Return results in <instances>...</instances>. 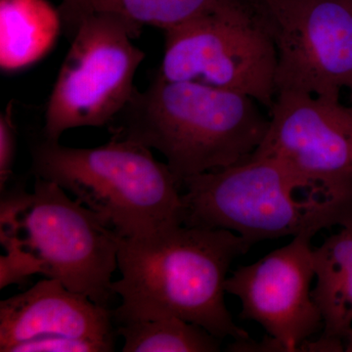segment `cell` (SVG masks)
I'll return each mask as SVG.
<instances>
[{
	"label": "cell",
	"mask_w": 352,
	"mask_h": 352,
	"mask_svg": "<svg viewBox=\"0 0 352 352\" xmlns=\"http://www.w3.org/2000/svg\"><path fill=\"white\" fill-rule=\"evenodd\" d=\"M251 249L237 234L219 228L173 224L144 237L120 241L113 282L122 303L112 310L119 325L178 317L223 340H252L226 305L231 264Z\"/></svg>",
	"instance_id": "6da1fadb"
},
{
	"label": "cell",
	"mask_w": 352,
	"mask_h": 352,
	"mask_svg": "<svg viewBox=\"0 0 352 352\" xmlns=\"http://www.w3.org/2000/svg\"><path fill=\"white\" fill-rule=\"evenodd\" d=\"M247 95L157 75L109 124L112 136L164 155L180 188L186 178L250 159L263 142L270 118Z\"/></svg>",
	"instance_id": "7a4b0ae2"
},
{
	"label": "cell",
	"mask_w": 352,
	"mask_h": 352,
	"mask_svg": "<svg viewBox=\"0 0 352 352\" xmlns=\"http://www.w3.org/2000/svg\"><path fill=\"white\" fill-rule=\"evenodd\" d=\"M31 156L34 177L69 192L124 239L182 224L179 183L140 143L112 136L100 147L72 148L41 138Z\"/></svg>",
	"instance_id": "3957f363"
},
{
	"label": "cell",
	"mask_w": 352,
	"mask_h": 352,
	"mask_svg": "<svg viewBox=\"0 0 352 352\" xmlns=\"http://www.w3.org/2000/svg\"><path fill=\"white\" fill-rule=\"evenodd\" d=\"M120 237L56 183L36 177L34 191L17 189L1 201V243L38 261L41 274L108 307Z\"/></svg>",
	"instance_id": "277c9868"
},
{
	"label": "cell",
	"mask_w": 352,
	"mask_h": 352,
	"mask_svg": "<svg viewBox=\"0 0 352 352\" xmlns=\"http://www.w3.org/2000/svg\"><path fill=\"white\" fill-rule=\"evenodd\" d=\"M182 188L183 226L226 229L251 248L344 226L339 214L308 198L291 171L272 157L252 155L191 176Z\"/></svg>",
	"instance_id": "5b68a950"
},
{
	"label": "cell",
	"mask_w": 352,
	"mask_h": 352,
	"mask_svg": "<svg viewBox=\"0 0 352 352\" xmlns=\"http://www.w3.org/2000/svg\"><path fill=\"white\" fill-rule=\"evenodd\" d=\"M157 75L247 95L270 109L277 51L265 0H232L164 31Z\"/></svg>",
	"instance_id": "8992f818"
},
{
	"label": "cell",
	"mask_w": 352,
	"mask_h": 352,
	"mask_svg": "<svg viewBox=\"0 0 352 352\" xmlns=\"http://www.w3.org/2000/svg\"><path fill=\"white\" fill-rule=\"evenodd\" d=\"M142 28L110 13L80 21L46 105L43 138L58 142L69 129L109 126L119 115L145 59L132 43Z\"/></svg>",
	"instance_id": "52a82bcc"
},
{
	"label": "cell",
	"mask_w": 352,
	"mask_h": 352,
	"mask_svg": "<svg viewBox=\"0 0 352 352\" xmlns=\"http://www.w3.org/2000/svg\"><path fill=\"white\" fill-rule=\"evenodd\" d=\"M270 129L254 155L286 166L308 198L352 222V105L279 92Z\"/></svg>",
	"instance_id": "ba28073f"
},
{
	"label": "cell",
	"mask_w": 352,
	"mask_h": 352,
	"mask_svg": "<svg viewBox=\"0 0 352 352\" xmlns=\"http://www.w3.org/2000/svg\"><path fill=\"white\" fill-rule=\"evenodd\" d=\"M276 90L340 100L352 82V0H265Z\"/></svg>",
	"instance_id": "9c48e42d"
},
{
	"label": "cell",
	"mask_w": 352,
	"mask_h": 352,
	"mask_svg": "<svg viewBox=\"0 0 352 352\" xmlns=\"http://www.w3.org/2000/svg\"><path fill=\"white\" fill-rule=\"evenodd\" d=\"M314 236H296L227 277L226 293L242 303L241 318L265 330L273 351H302L303 344L323 330L320 309L312 298Z\"/></svg>",
	"instance_id": "30bf717a"
},
{
	"label": "cell",
	"mask_w": 352,
	"mask_h": 352,
	"mask_svg": "<svg viewBox=\"0 0 352 352\" xmlns=\"http://www.w3.org/2000/svg\"><path fill=\"white\" fill-rule=\"evenodd\" d=\"M113 320L109 307L46 278L0 302V351L44 336L94 340L115 347Z\"/></svg>",
	"instance_id": "8fae6325"
},
{
	"label": "cell",
	"mask_w": 352,
	"mask_h": 352,
	"mask_svg": "<svg viewBox=\"0 0 352 352\" xmlns=\"http://www.w3.org/2000/svg\"><path fill=\"white\" fill-rule=\"evenodd\" d=\"M312 298L323 318L321 338L346 340L352 329V222L314 248Z\"/></svg>",
	"instance_id": "7c38bea8"
},
{
	"label": "cell",
	"mask_w": 352,
	"mask_h": 352,
	"mask_svg": "<svg viewBox=\"0 0 352 352\" xmlns=\"http://www.w3.org/2000/svg\"><path fill=\"white\" fill-rule=\"evenodd\" d=\"M230 1L232 0H61L58 17L69 36L80 20L96 13L116 14L142 27L152 25L166 31Z\"/></svg>",
	"instance_id": "4fadbf2b"
},
{
	"label": "cell",
	"mask_w": 352,
	"mask_h": 352,
	"mask_svg": "<svg viewBox=\"0 0 352 352\" xmlns=\"http://www.w3.org/2000/svg\"><path fill=\"white\" fill-rule=\"evenodd\" d=\"M124 352H217L221 340L205 328L178 317L122 324Z\"/></svg>",
	"instance_id": "5bb4252c"
},
{
	"label": "cell",
	"mask_w": 352,
	"mask_h": 352,
	"mask_svg": "<svg viewBox=\"0 0 352 352\" xmlns=\"http://www.w3.org/2000/svg\"><path fill=\"white\" fill-rule=\"evenodd\" d=\"M115 347L94 340L65 336H44L19 342L9 352H109Z\"/></svg>",
	"instance_id": "9a60e30c"
},
{
	"label": "cell",
	"mask_w": 352,
	"mask_h": 352,
	"mask_svg": "<svg viewBox=\"0 0 352 352\" xmlns=\"http://www.w3.org/2000/svg\"><path fill=\"white\" fill-rule=\"evenodd\" d=\"M14 103L11 101L0 115V186L6 188L12 175L16 153V126L14 124Z\"/></svg>",
	"instance_id": "2e32d148"
},
{
	"label": "cell",
	"mask_w": 352,
	"mask_h": 352,
	"mask_svg": "<svg viewBox=\"0 0 352 352\" xmlns=\"http://www.w3.org/2000/svg\"><path fill=\"white\" fill-rule=\"evenodd\" d=\"M346 346H344V351L347 352H352V329L349 331V333H347L346 340Z\"/></svg>",
	"instance_id": "e0dca14e"
},
{
	"label": "cell",
	"mask_w": 352,
	"mask_h": 352,
	"mask_svg": "<svg viewBox=\"0 0 352 352\" xmlns=\"http://www.w3.org/2000/svg\"><path fill=\"white\" fill-rule=\"evenodd\" d=\"M349 89L351 90V99L352 102V82L351 83V85H349Z\"/></svg>",
	"instance_id": "ac0fdd59"
}]
</instances>
